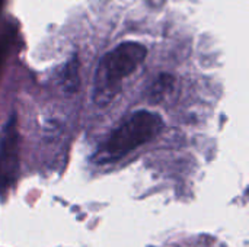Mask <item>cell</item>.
I'll use <instances>...</instances> for the list:
<instances>
[{"label":"cell","instance_id":"1","mask_svg":"<svg viewBox=\"0 0 249 247\" xmlns=\"http://www.w3.org/2000/svg\"><path fill=\"white\" fill-rule=\"evenodd\" d=\"M147 48L134 41L117 45L105 54L96 68L93 82V100L99 106L108 105L120 92L121 82L133 74L146 60Z\"/></svg>","mask_w":249,"mask_h":247},{"label":"cell","instance_id":"2","mask_svg":"<svg viewBox=\"0 0 249 247\" xmlns=\"http://www.w3.org/2000/svg\"><path fill=\"white\" fill-rule=\"evenodd\" d=\"M163 127L160 115L150 111H137L131 114L124 122L108 137L104 146L95 156L99 165L117 162L140 146L149 143L156 137Z\"/></svg>","mask_w":249,"mask_h":247},{"label":"cell","instance_id":"3","mask_svg":"<svg viewBox=\"0 0 249 247\" xmlns=\"http://www.w3.org/2000/svg\"><path fill=\"white\" fill-rule=\"evenodd\" d=\"M19 172V132L15 114L3 127L0 137V195L15 183Z\"/></svg>","mask_w":249,"mask_h":247},{"label":"cell","instance_id":"4","mask_svg":"<svg viewBox=\"0 0 249 247\" xmlns=\"http://www.w3.org/2000/svg\"><path fill=\"white\" fill-rule=\"evenodd\" d=\"M63 89L69 93L76 92L79 87V61L76 57H73L64 67L63 76H61Z\"/></svg>","mask_w":249,"mask_h":247},{"label":"cell","instance_id":"5","mask_svg":"<svg viewBox=\"0 0 249 247\" xmlns=\"http://www.w3.org/2000/svg\"><path fill=\"white\" fill-rule=\"evenodd\" d=\"M174 86V77L169 76V74H160L152 84L150 90H149V95L152 96V100L155 102H159L162 100L172 89Z\"/></svg>","mask_w":249,"mask_h":247}]
</instances>
